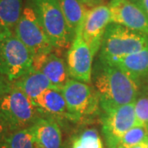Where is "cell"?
<instances>
[{
    "mask_svg": "<svg viewBox=\"0 0 148 148\" xmlns=\"http://www.w3.org/2000/svg\"><path fill=\"white\" fill-rule=\"evenodd\" d=\"M94 84L102 110L127 105L138 99V82L116 66L100 59L95 66Z\"/></svg>",
    "mask_w": 148,
    "mask_h": 148,
    "instance_id": "obj_1",
    "label": "cell"
},
{
    "mask_svg": "<svg viewBox=\"0 0 148 148\" xmlns=\"http://www.w3.org/2000/svg\"><path fill=\"white\" fill-rule=\"evenodd\" d=\"M146 48H148L147 36L111 22L106 28L99 58L110 63Z\"/></svg>",
    "mask_w": 148,
    "mask_h": 148,
    "instance_id": "obj_2",
    "label": "cell"
},
{
    "mask_svg": "<svg viewBox=\"0 0 148 148\" xmlns=\"http://www.w3.org/2000/svg\"><path fill=\"white\" fill-rule=\"evenodd\" d=\"M40 117L35 103L13 85L0 98V120L10 132L32 127Z\"/></svg>",
    "mask_w": 148,
    "mask_h": 148,
    "instance_id": "obj_3",
    "label": "cell"
},
{
    "mask_svg": "<svg viewBox=\"0 0 148 148\" xmlns=\"http://www.w3.org/2000/svg\"><path fill=\"white\" fill-rule=\"evenodd\" d=\"M33 55L15 36L13 31L4 29L0 41V73L13 82L33 68Z\"/></svg>",
    "mask_w": 148,
    "mask_h": 148,
    "instance_id": "obj_4",
    "label": "cell"
},
{
    "mask_svg": "<svg viewBox=\"0 0 148 148\" xmlns=\"http://www.w3.org/2000/svg\"><path fill=\"white\" fill-rule=\"evenodd\" d=\"M53 47L64 49L73 40L58 0H28Z\"/></svg>",
    "mask_w": 148,
    "mask_h": 148,
    "instance_id": "obj_5",
    "label": "cell"
},
{
    "mask_svg": "<svg viewBox=\"0 0 148 148\" xmlns=\"http://www.w3.org/2000/svg\"><path fill=\"white\" fill-rule=\"evenodd\" d=\"M67 103L69 119L79 122L93 116L101 108L100 99L95 87L75 79H69L61 88Z\"/></svg>",
    "mask_w": 148,
    "mask_h": 148,
    "instance_id": "obj_6",
    "label": "cell"
},
{
    "mask_svg": "<svg viewBox=\"0 0 148 148\" xmlns=\"http://www.w3.org/2000/svg\"><path fill=\"white\" fill-rule=\"evenodd\" d=\"M14 34L31 51L33 58L53 52V44L28 3L23 8L21 17L14 28Z\"/></svg>",
    "mask_w": 148,
    "mask_h": 148,
    "instance_id": "obj_7",
    "label": "cell"
},
{
    "mask_svg": "<svg viewBox=\"0 0 148 148\" xmlns=\"http://www.w3.org/2000/svg\"><path fill=\"white\" fill-rule=\"evenodd\" d=\"M101 123L108 147L117 148L124 133L138 125L135 114V102L104 110Z\"/></svg>",
    "mask_w": 148,
    "mask_h": 148,
    "instance_id": "obj_8",
    "label": "cell"
},
{
    "mask_svg": "<svg viewBox=\"0 0 148 148\" xmlns=\"http://www.w3.org/2000/svg\"><path fill=\"white\" fill-rule=\"evenodd\" d=\"M110 23H111V13L109 5L95 6L86 12L80 31L93 56L101 48L106 28Z\"/></svg>",
    "mask_w": 148,
    "mask_h": 148,
    "instance_id": "obj_9",
    "label": "cell"
},
{
    "mask_svg": "<svg viewBox=\"0 0 148 148\" xmlns=\"http://www.w3.org/2000/svg\"><path fill=\"white\" fill-rule=\"evenodd\" d=\"M93 58L90 49L83 40L79 29L68 51L67 67L69 77L89 84L91 81Z\"/></svg>",
    "mask_w": 148,
    "mask_h": 148,
    "instance_id": "obj_10",
    "label": "cell"
},
{
    "mask_svg": "<svg viewBox=\"0 0 148 148\" xmlns=\"http://www.w3.org/2000/svg\"><path fill=\"white\" fill-rule=\"evenodd\" d=\"M111 22L148 36V17L137 4L130 0L110 1Z\"/></svg>",
    "mask_w": 148,
    "mask_h": 148,
    "instance_id": "obj_11",
    "label": "cell"
},
{
    "mask_svg": "<svg viewBox=\"0 0 148 148\" xmlns=\"http://www.w3.org/2000/svg\"><path fill=\"white\" fill-rule=\"evenodd\" d=\"M31 128L38 148H62V132L56 120L40 117Z\"/></svg>",
    "mask_w": 148,
    "mask_h": 148,
    "instance_id": "obj_12",
    "label": "cell"
},
{
    "mask_svg": "<svg viewBox=\"0 0 148 148\" xmlns=\"http://www.w3.org/2000/svg\"><path fill=\"white\" fill-rule=\"evenodd\" d=\"M42 117H47L54 120L69 119L67 103L61 90L50 88L45 90L35 101Z\"/></svg>",
    "mask_w": 148,
    "mask_h": 148,
    "instance_id": "obj_13",
    "label": "cell"
},
{
    "mask_svg": "<svg viewBox=\"0 0 148 148\" xmlns=\"http://www.w3.org/2000/svg\"><path fill=\"white\" fill-rule=\"evenodd\" d=\"M109 64L121 69L138 84L140 81L148 78V48Z\"/></svg>",
    "mask_w": 148,
    "mask_h": 148,
    "instance_id": "obj_14",
    "label": "cell"
},
{
    "mask_svg": "<svg viewBox=\"0 0 148 148\" xmlns=\"http://www.w3.org/2000/svg\"><path fill=\"white\" fill-rule=\"evenodd\" d=\"M12 85L22 91L34 103L45 90L55 88L42 72L33 69L21 78L13 82Z\"/></svg>",
    "mask_w": 148,
    "mask_h": 148,
    "instance_id": "obj_15",
    "label": "cell"
},
{
    "mask_svg": "<svg viewBox=\"0 0 148 148\" xmlns=\"http://www.w3.org/2000/svg\"><path fill=\"white\" fill-rule=\"evenodd\" d=\"M40 71L47 77L53 86L58 90H61L69 80L68 67L64 59L53 52L45 58Z\"/></svg>",
    "mask_w": 148,
    "mask_h": 148,
    "instance_id": "obj_16",
    "label": "cell"
},
{
    "mask_svg": "<svg viewBox=\"0 0 148 148\" xmlns=\"http://www.w3.org/2000/svg\"><path fill=\"white\" fill-rule=\"evenodd\" d=\"M70 33L74 39L84 21L87 8L80 0H58Z\"/></svg>",
    "mask_w": 148,
    "mask_h": 148,
    "instance_id": "obj_17",
    "label": "cell"
},
{
    "mask_svg": "<svg viewBox=\"0 0 148 148\" xmlns=\"http://www.w3.org/2000/svg\"><path fill=\"white\" fill-rule=\"evenodd\" d=\"M22 11V0H0V26L14 31Z\"/></svg>",
    "mask_w": 148,
    "mask_h": 148,
    "instance_id": "obj_18",
    "label": "cell"
},
{
    "mask_svg": "<svg viewBox=\"0 0 148 148\" xmlns=\"http://www.w3.org/2000/svg\"><path fill=\"white\" fill-rule=\"evenodd\" d=\"M5 142L9 148H38L31 127L11 132Z\"/></svg>",
    "mask_w": 148,
    "mask_h": 148,
    "instance_id": "obj_19",
    "label": "cell"
},
{
    "mask_svg": "<svg viewBox=\"0 0 148 148\" xmlns=\"http://www.w3.org/2000/svg\"><path fill=\"white\" fill-rule=\"evenodd\" d=\"M148 141L147 127L138 125L132 127L122 137L117 148H132Z\"/></svg>",
    "mask_w": 148,
    "mask_h": 148,
    "instance_id": "obj_20",
    "label": "cell"
},
{
    "mask_svg": "<svg viewBox=\"0 0 148 148\" xmlns=\"http://www.w3.org/2000/svg\"><path fill=\"white\" fill-rule=\"evenodd\" d=\"M72 148H104L103 143L95 129H86L73 139Z\"/></svg>",
    "mask_w": 148,
    "mask_h": 148,
    "instance_id": "obj_21",
    "label": "cell"
},
{
    "mask_svg": "<svg viewBox=\"0 0 148 148\" xmlns=\"http://www.w3.org/2000/svg\"><path fill=\"white\" fill-rule=\"evenodd\" d=\"M135 114L138 125L147 127L148 129V97L144 96L135 101Z\"/></svg>",
    "mask_w": 148,
    "mask_h": 148,
    "instance_id": "obj_22",
    "label": "cell"
},
{
    "mask_svg": "<svg viewBox=\"0 0 148 148\" xmlns=\"http://www.w3.org/2000/svg\"><path fill=\"white\" fill-rule=\"evenodd\" d=\"M12 87V82H9L4 76L0 73V98L8 93Z\"/></svg>",
    "mask_w": 148,
    "mask_h": 148,
    "instance_id": "obj_23",
    "label": "cell"
},
{
    "mask_svg": "<svg viewBox=\"0 0 148 148\" xmlns=\"http://www.w3.org/2000/svg\"><path fill=\"white\" fill-rule=\"evenodd\" d=\"M10 132H11L9 131V129L7 127V126L0 120V143L4 142Z\"/></svg>",
    "mask_w": 148,
    "mask_h": 148,
    "instance_id": "obj_24",
    "label": "cell"
},
{
    "mask_svg": "<svg viewBox=\"0 0 148 148\" xmlns=\"http://www.w3.org/2000/svg\"><path fill=\"white\" fill-rule=\"evenodd\" d=\"M130 1L137 4L148 17V0H130Z\"/></svg>",
    "mask_w": 148,
    "mask_h": 148,
    "instance_id": "obj_25",
    "label": "cell"
},
{
    "mask_svg": "<svg viewBox=\"0 0 148 148\" xmlns=\"http://www.w3.org/2000/svg\"><path fill=\"white\" fill-rule=\"evenodd\" d=\"M106 0H90V8L92 7H95V6H98V5H101L104 3Z\"/></svg>",
    "mask_w": 148,
    "mask_h": 148,
    "instance_id": "obj_26",
    "label": "cell"
},
{
    "mask_svg": "<svg viewBox=\"0 0 148 148\" xmlns=\"http://www.w3.org/2000/svg\"><path fill=\"white\" fill-rule=\"evenodd\" d=\"M132 148H147V142L141 143V144L137 145V146H135V147H133Z\"/></svg>",
    "mask_w": 148,
    "mask_h": 148,
    "instance_id": "obj_27",
    "label": "cell"
},
{
    "mask_svg": "<svg viewBox=\"0 0 148 148\" xmlns=\"http://www.w3.org/2000/svg\"><path fill=\"white\" fill-rule=\"evenodd\" d=\"M0 148H9V147H8V146L7 143L4 141V142L0 143Z\"/></svg>",
    "mask_w": 148,
    "mask_h": 148,
    "instance_id": "obj_28",
    "label": "cell"
},
{
    "mask_svg": "<svg viewBox=\"0 0 148 148\" xmlns=\"http://www.w3.org/2000/svg\"><path fill=\"white\" fill-rule=\"evenodd\" d=\"M82 3H83L86 6H88V7H90V0H80Z\"/></svg>",
    "mask_w": 148,
    "mask_h": 148,
    "instance_id": "obj_29",
    "label": "cell"
},
{
    "mask_svg": "<svg viewBox=\"0 0 148 148\" xmlns=\"http://www.w3.org/2000/svg\"><path fill=\"white\" fill-rule=\"evenodd\" d=\"M3 30H4V28H3V27L0 26V41H1V40H2V37H3Z\"/></svg>",
    "mask_w": 148,
    "mask_h": 148,
    "instance_id": "obj_30",
    "label": "cell"
},
{
    "mask_svg": "<svg viewBox=\"0 0 148 148\" xmlns=\"http://www.w3.org/2000/svg\"><path fill=\"white\" fill-rule=\"evenodd\" d=\"M147 148H148V141H147Z\"/></svg>",
    "mask_w": 148,
    "mask_h": 148,
    "instance_id": "obj_31",
    "label": "cell"
},
{
    "mask_svg": "<svg viewBox=\"0 0 148 148\" xmlns=\"http://www.w3.org/2000/svg\"><path fill=\"white\" fill-rule=\"evenodd\" d=\"M110 1H114V0H110Z\"/></svg>",
    "mask_w": 148,
    "mask_h": 148,
    "instance_id": "obj_32",
    "label": "cell"
}]
</instances>
